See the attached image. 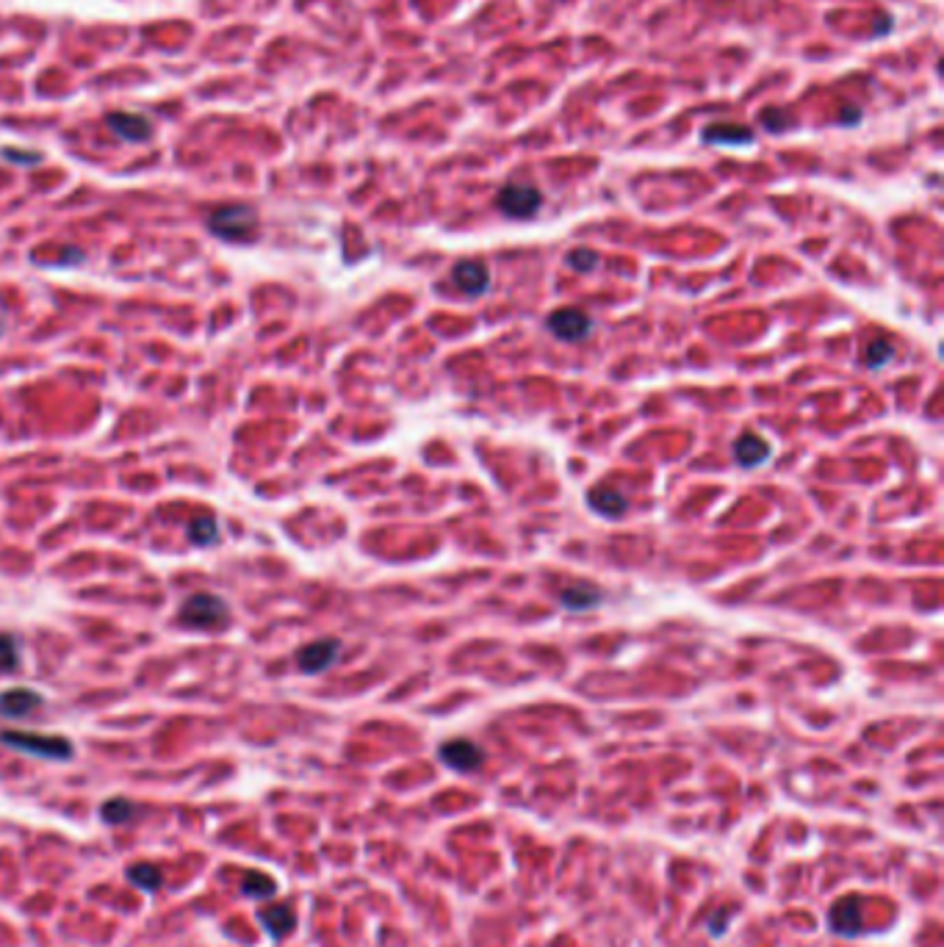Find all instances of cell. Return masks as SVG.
Returning <instances> with one entry per match:
<instances>
[{
  "instance_id": "obj_29",
  "label": "cell",
  "mask_w": 944,
  "mask_h": 947,
  "mask_svg": "<svg viewBox=\"0 0 944 947\" xmlns=\"http://www.w3.org/2000/svg\"><path fill=\"white\" fill-rule=\"evenodd\" d=\"M848 111L845 114H842V122H859L861 119V111H859V106H845Z\"/></svg>"
},
{
  "instance_id": "obj_9",
  "label": "cell",
  "mask_w": 944,
  "mask_h": 947,
  "mask_svg": "<svg viewBox=\"0 0 944 947\" xmlns=\"http://www.w3.org/2000/svg\"><path fill=\"white\" fill-rule=\"evenodd\" d=\"M45 698L31 687H9L0 693V714L4 718H25L37 709H42Z\"/></svg>"
},
{
  "instance_id": "obj_5",
  "label": "cell",
  "mask_w": 944,
  "mask_h": 947,
  "mask_svg": "<svg viewBox=\"0 0 944 947\" xmlns=\"http://www.w3.org/2000/svg\"><path fill=\"white\" fill-rule=\"evenodd\" d=\"M341 654V643L336 637H321V640H313V643L302 646L299 654H297V665L302 674H324L330 665H333Z\"/></svg>"
},
{
  "instance_id": "obj_4",
  "label": "cell",
  "mask_w": 944,
  "mask_h": 947,
  "mask_svg": "<svg viewBox=\"0 0 944 947\" xmlns=\"http://www.w3.org/2000/svg\"><path fill=\"white\" fill-rule=\"evenodd\" d=\"M496 206L509 219H529V216H534L541 211L543 194L534 186H526V184H509V186H504L496 194Z\"/></svg>"
},
{
  "instance_id": "obj_1",
  "label": "cell",
  "mask_w": 944,
  "mask_h": 947,
  "mask_svg": "<svg viewBox=\"0 0 944 947\" xmlns=\"http://www.w3.org/2000/svg\"><path fill=\"white\" fill-rule=\"evenodd\" d=\"M206 225L211 236L231 244H247L258 239V211L247 206V202H231V206L214 208Z\"/></svg>"
},
{
  "instance_id": "obj_12",
  "label": "cell",
  "mask_w": 944,
  "mask_h": 947,
  "mask_svg": "<svg viewBox=\"0 0 944 947\" xmlns=\"http://www.w3.org/2000/svg\"><path fill=\"white\" fill-rule=\"evenodd\" d=\"M701 139L706 144H753V131L748 125L739 122H718V125H706L701 131Z\"/></svg>"
},
{
  "instance_id": "obj_15",
  "label": "cell",
  "mask_w": 944,
  "mask_h": 947,
  "mask_svg": "<svg viewBox=\"0 0 944 947\" xmlns=\"http://www.w3.org/2000/svg\"><path fill=\"white\" fill-rule=\"evenodd\" d=\"M588 504L596 510V513L606 516V518H621L626 510H629V502L612 488H596L588 494Z\"/></svg>"
},
{
  "instance_id": "obj_2",
  "label": "cell",
  "mask_w": 944,
  "mask_h": 947,
  "mask_svg": "<svg viewBox=\"0 0 944 947\" xmlns=\"http://www.w3.org/2000/svg\"><path fill=\"white\" fill-rule=\"evenodd\" d=\"M177 624L191 632H219L231 624V607L216 593H191L181 609H177Z\"/></svg>"
},
{
  "instance_id": "obj_21",
  "label": "cell",
  "mask_w": 944,
  "mask_h": 947,
  "mask_svg": "<svg viewBox=\"0 0 944 947\" xmlns=\"http://www.w3.org/2000/svg\"><path fill=\"white\" fill-rule=\"evenodd\" d=\"M759 119H761L764 131H770V134H784V131H789V127L798 125V119H793L784 109H768V111H761Z\"/></svg>"
},
{
  "instance_id": "obj_28",
  "label": "cell",
  "mask_w": 944,
  "mask_h": 947,
  "mask_svg": "<svg viewBox=\"0 0 944 947\" xmlns=\"http://www.w3.org/2000/svg\"><path fill=\"white\" fill-rule=\"evenodd\" d=\"M889 31H891V17L889 14L875 17V34H889Z\"/></svg>"
},
{
  "instance_id": "obj_18",
  "label": "cell",
  "mask_w": 944,
  "mask_h": 947,
  "mask_svg": "<svg viewBox=\"0 0 944 947\" xmlns=\"http://www.w3.org/2000/svg\"><path fill=\"white\" fill-rule=\"evenodd\" d=\"M244 894H249V898L255 901H266L274 894V878H269L266 873H261V869H249V873L244 876Z\"/></svg>"
},
{
  "instance_id": "obj_8",
  "label": "cell",
  "mask_w": 944,
  "mask_h": 947,
  "mask_svg": "<svg viewBox=\"0 0 944 947\" xmlns=\"http://www.w3.org/2000/svg\"><path fill=\"white\" fill-rule=\"evenodd\" d=\"M438 756H441V762L446 767H452V771H457V773L476 771V767L482 764V759H484L482 748L474 746L471 739H449V742H444Z\"/></svg>"
},
{
  "instance_id": "obj_11",
  "label": "cell",
  "mask_w": 944,
  "mask_h": 947,
  "mask_svg": "<svg viewBox=\"0 0 944 947\" xmlns=\"http://www.w3.org/2000/svg\"><path fill=\"white\" fill-rule=\"evenodd\" d=\"M861 917H864V909H861V901L856 898V894H850V898H842L834 909H831V917L828 923L836 934L842 936H853L861 931Z\"/></svg>"
},
{
  "instance_id": "obj_24",
  "label": "cell",
  "mask_w": 944,
  "mask_h": 947,
  "mask_svg": "<svg viewBox=\"0 0 944 947\" xmlns=\"http://www.w3.org/2000/svg\"><path fill=\"white\" fill-rule=\"evenodd\" d=\"M596 264H598V255L593 249H574L568 255V266L576 272H590V269H596Z\"/></svg>"
},
{
  "instance_id": "obj_13",
  "label": "cell",
  "mask_w": 944,
  "mask_h": 947,
  "mask_svg": "<svg viewBox=\"0 0 944 947\" xmlns=\"http://www.w3.org/2000/svg\"><path fill=\"white\" fill-rule=\"evenodd\" d=\"M768 457H770V446L764 444L759 435H753V432L739 435V438L734 441V460H736L739 466L756 469V466H761V463H768Z\"/></svg>"
},
{
  "instance_id": "obj_16",
  "label": "cell",
  "mask_w": 944,
  "mask_h": 947,
  "mask_svg": "<svg viewBox=\"0 0 944 947\" xmlns=\"http://www.w3.org/2000/svg\"><path fill=\"white\" fill-rule=\"evenodd\" d=\"M604 593L596 591V587H588V584H576V587H568V591L559 593V604H563L566 609H574V612H584V609H593L596 604H601Z\"/></svg>"
},
{
  "instance_id": "obj_6",
  "label": "cell",
  "mask_w": 944,
  "mask_h": 947,
  "mask_svg": "<svg viewBox=\"0 0 944 947\" xmlns=\"http://www.w3.org/2000/svg\"><path fill=\"white\" fill-rule=\"evenodd\" d=\"M109 131L122 139V142H134V144H144L152 139V122L144 114H131V111H114L106 117Z\"/></svg>"
},
{
  "instance_id": "obj_3",
  "label": "cell",
  "mask_w": 944,
  "mask_h": 947,
  "mask_svg": "<svg viewBox=\"0 0 944 947\" xmlns=\"http://www.w3.org/2000/svg\"><path fill=\"white\" fill-rule=\"evenodd\" d=\"M0 742L6 748L25 754V756H37V759H50V762H67L72 759L75 748L72 742L61 734H39V731H14L6 729L0 731Z\"/></svg>"
},
{
  "instance_id": "obj_7",
  "label": "cell",
  "mask_w": 944,
  "mask_h": 947,
  "mask_svg": "<svg viewBox=\"0 0 944 947\" xmlns=\"http://www.w3.org/2000/svg\"><path fill=\"white\" fill-rule=\"evenodd\" d=\"M593 322L579 308H559L549 316V330L559 341H582L590 332Z\"/></svg>"
},
{
  "instance_id": "obj_26",
  "label": "cell",
  "mask_w": 944,
  "mask_h": 947,
  "mask_svg": "<svg viewBox=\"0 0 944 947\" xmlns=\"http://www.w3.org/2000/svg\"><path fill=\"white\" fill-rule=\"evenodd\" d=\"M734 917V909H720L718 914H714L712 919H709V931H712V936H720L723 931H726V926H728V919Z\"/></svg>"
},
{
  "instance_id": "obj_19",
  "label": "cell",
  "mask_w": 944,
  "mask_h": 947,
  "mask_svg": "<svg viewBox=\"0 0 944 947\" xmlns=\"http://www.w3.org/2000/svg\"><path fill=\"white\" fill-rule=\"evenodd\" d=\"M127 881H134L144 892H156L161 886L164 876L156 864H136V867H127Z\"/></svg>"
},
{
  "instance_id": "obj_10",
  "label": "cell",
  "mask_w": 944,
  "mask_h": 947,
  "mask_svg": "<svg viewBox=\"0 0 944 947\" xmlns=\"http://www.w3.org/2000/svg\"><path fill=\"white\" fill-rule=\"evenodd\" d=\"M452 277H454L457 289H460L463 294H468V297H479V294H484V291L491 289V272H488V266H484L482 261H460V264H454Z\"/></svg>"
},
{
  "instance_id": "obj_22",
  "label": "cell",
  "mask_w": 944,
  "mask_h": 947,
  "mask_svg": "<svg viewBox=\"0 0 944 947\" xmlns=\"http://www.w3.org/2000/svg\"><path fill=\"white\" fill-rule=\"evenodd\" d=\"M891 357H895V347H891L889 341H883V339H875L870 347H867L864 363L870 369H881V366H886L891 361Z\"/></svg>"
},
{
  "instance_id": "obj_30",
  "label": "cell",
  "mask_w": 944,
  "mask_h": 947,
  "mask_svg": "<svg viewBox=\"0 0 944 947\" xmlns=\"http://www.w3.org/2000/svg\"><path fill=\"white\" fill-rule=\"evenodd\" d=\"M0 332H4V319H0Z\"/></svg>"
},
{
  "instance_id": "obj_20",
  "label": "cell",
  "mask_w": 944,
  "mask_h": 947,
  "mask_svg": "<svg viewBox=\"0 0 944 947\" xmlns=\"http://www.w3.org/2000/svg\"><path fill=\"white\" fill-rule=\"evenodd\" d=\"M20 668V640L12 632H0V674H14Z\"/></svg>"
},
{
  "instance_id": "obj_27",
  "label": "cell",
  "mask_w": 944,
  "mask_h": 947,
  "mask_svg": "<svg viewBox=\"0 0 944 947\" xmlns=\"http://www.w3.org/2000/svg\"><path fill=\"white\" fill-rule=\"evenodd\" d=\"M64 255H61V258L56 261V266H67V264H84V258H86V255L78 249V247H72V249H61Z\"/></svg>"
},
{
  "instance_id": "obj_17",
  "label": "cell",
  "mask_w": 944,
  "mask_h": 947,
  "mask_svg": "<svg viewBox=\"0 0 944 947\" xmlns=\"http://www.w3.org/2000/svg\"><path fill=\"white\" fill-rule=\"evenodd\" d=\"M189 541L194 546H214L219 541V524L214 516H197L189 524Z\"/></svg>"
},
{
  "instance_id": "obj_25",
  "label": "cell",
  "mask_w": 944,
  "mask_h": 947,
  "mask_svg": "<svg viewBox=\"0 0 944 947\" xmlns=\"http://www.w3.org/2000/svg\"><path fill=\"white\" fill-rule=\"evenodd\" d=\"M0 156H4L6 161H14V164H28V167L42 164V156H39V152H28V150H14V147H6L4 152H0Z\"/></svg>"
},
{
  "instance_id": "obj_14",
  "label": "cell",
  "mask_w": 944,
  "mask_h": 947,
  "mask_svg": "<svg viewBox=\"0 0 944 947\" xmlns=\"http://www.w3.org/2000/svg\"><path fill=\"white\" fill-rule=\"evenodd\" d=\"M258 917H261V923H264V928L269 931L272 939H283L286 934H291V928H294V923H297L294 911H291L286 903L264 906V909L258 911Z\"/></svg>"
},
{
  "instance_id": "obj_23",
  "label": "cell",
  "mask_w": 944,
  "mask_h": 947,
  "mask_svg": "<svg viewBox=\"0 0 944 947\" xmlns=\"http://www.w3.org/2000/svg\"><path fill=\"white\" fill-rule=\"evenodd\" d=\"M100 814H103L106 823H125L127 817L134 814V804L125 801V798H114V801H106V804H103Z\"/></svg>"
}]
</instances>
